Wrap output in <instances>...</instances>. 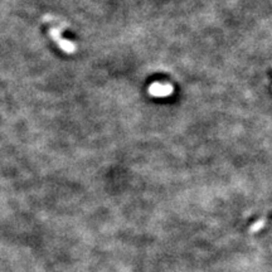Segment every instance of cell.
<instances>
[{"instance_id":"cell-1","label":"cell","mask_w":272,"mask_h":272,"mask_svg":"<svg viewBox=\"0 0 272 272\" xmlns=\"http://www.w3.org/2000/svg\"><path fill=\"white\" fill-rule=\"evenodd\" d=\"M173 92V86L170 85H161V83H154L149 87V94L157 97L168 96Z\"/></svg>"},{"instance_id":"cell-2","label":"cell","mask_w":272,"mask_h":272,"mask_svg":"<svg viewBox=\"0 0 272 272\" xmlns=\"http://www.w3.org/2000/svg\"><path fill=\"white\" fill-rule=\"evenodd\" d=\"M56 31L57 29H52L49 34L52 35L54 39H57V43L60 44L61 47L64 49V52H67V53H73V52H75V46H73L72 43H69V42H64V39H62V38L58 37V34H57Z\"/></svg>"}]
</instances>
